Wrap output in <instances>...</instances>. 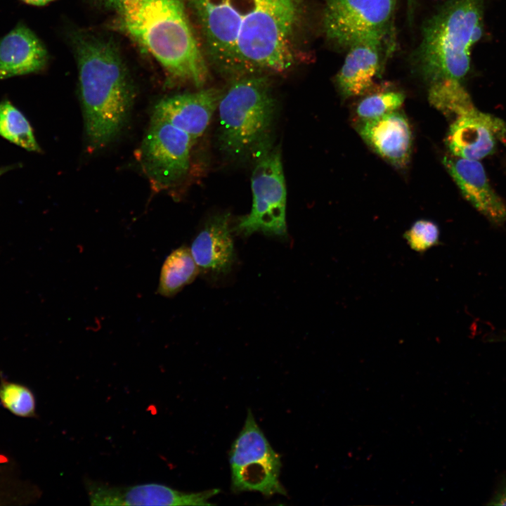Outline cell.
I'll return each instance as SVG.
<instances>
[{
  "mask_svg": "<svg viewBox=\"0 0 506 506\" xmlns=\"http://www.w3.org/2000/svg\"><path fill=\"white\" fill-rule=\"evenodd\" d=\"M208 60L232 79L283 73L305 58L307 0H186Z\"/></svg>",
  "mask_w": 506,
  "mask_h": 506,
  "instance_id": "cell-1",
  "label": "cell"
},
{
  "mask_svg": "<svg viewBox=\"0 0 506 506\" xmlns=\"http://www.w3.org/2000/svg\"><path fill=\"white\" fill-rule=\"evenodd\" d=\"M85 132L91 151L103 148L124 127L134 91L117 46L110 39L84 32L73 35Z\"/></svg>",
  "mask_w": 506,
  "mask_h": 506,
  "instance_id": "cell-2",
  "label": "cell"
},
{
  "mask_svg": "<svg viewBox=\"0 0 506 506\" xmlns=\"http://www.w3.org/2000/svg\"><path fill=\"white\" fill-rule=\"evenodd\" d=\"M123 27L160 64L169 79L201 87L207 60L181 0H136L119 11Z\"/></svg>",
  "mask_w": 506,
  "mask_h": 506,
  "instance_id": "cell-3",
  "label": "cell"
},
{
  "mask_svg": "<svg viewBox=\"0 0 506 506\" xmlns=\"http://www.w3.org/2000/svg\"><path fill=\"white\" fill-rule=\"evenodd\" d=\"M484 0H450L424 23L414 66L430 84L461 81L470 68L471 51L481 38Z\"/></svg>",
  "mask_w": 506,
  "mask_h": 506,
  "instance_id": "cell-4",
  "label": "cell"
},
{
  "mask_svg": "<svg viewBox=\"0 0 506 506\" xmlns=\"http://www.w3.org/2000/svg\"><path fill=\"white\" fill-rule=\"evenodd\" d=\"M217 108L223 153L242 157L266 148L276 108L268 74L233 78L221 91Z\"/></svg>",
  "mask_w": 506,
  "mask_h": 506,
  "instance_id": "cell-5",
  "label": "cell"
},
{
  "mask_svg": "<svg viewBox=\"0 0 506 506\" xmlns=\"http://www.w3.org/2000/svg\"><path fill=\"white\" fill-rule=\"evenodd\" d=\"M231 488L270 497L287 494L280 481L281 459L257 424L250 410L229 453Z\"/></svg>",
  "mask_w": 506,
  "mask_h": 506,
  "instance_id": "cell-6",
  "label": "cell"
},
{
  "mask_svg": "<svg viewBox=\"0 0 506 506\" xmlns=\"http://www.w3.org/2000/svg\"><path fill=\"white\" fill-rule=\"evenodd\" d=\"M251 177L252 205L235 231L245 236L256 232L286 238V187L280 152L263 150L257 155Z\"/></svg>",
  "mask_w": 506,
  "mask_h": 506,
  "instance_id": "cell-7",
  "label": "cell"
},
{
  "mask_svg": "<svg viewBox=\"0 0 506 506\" xmlns=\"http://www.w3.org/2000/svg\"><path fill=\"white\" fill-rule=\"evenodd\" d=\"M397 0H325L322 30L332 46L347 50L371 37H391Z\"/></svg>",
  "mask_w": 506,
  "mask_h": 506,
  "instance_id": "cell-8",
  "label": "cell"
},
{
  "mask_svg": "<svg viewBox=\"0 0 506 506\" xmlns=\"http://www.w3.org/2000/svg\"><path fill=\"white\" fill-rule=\"evenodd\" d=\"M193 143L183 130L152 115L139 157L145 173L156 188H167L186 176Z\"/></svg>",
  "mask_w": 506,
  "mask_h": 506,
  "instance_id": "cell-9",
  "label": "cell"
},
{
  "mask_svg": "<svg viewBox=\"0 0 506 506\" xmlns=\"http://www.w3.org/2000/svg\"><path fill=\"white\" fill-rule=\"evenodd\" d=\"M84 486L91 505H211L209 500L220 490L185 492L155 484L112 486L85 479Z\"/></svg>",
  "mask_w": 506,
  "mask_h": 506,
  "instance_id": "cell-10",
  "label": "cell"
},
{
  "mask_svg": "<svg viewBox=\"0 0 506 506\" xmlns=\"http://www.w3.org/2000/svg\"><path fill=\"white\" fill-rule=\"evenodd\" d=\"M393 36L371 37L348 48L344 64L336 76V84L342 96H356L371 89L393 51Z\"/></svg>",
  "mask_w": 506,
  "mask_h": 506,
  "instance_id": "cell-11",
  "label": "cell"
},
{
  "mask_svg": "<svg viewBox=\"0 0 506 506\" xmlns=\"http://www.w3.org/2000/svg\"><path fill=\"white\" fill-rule=\"evenodd\" d=\"M497 140L506 144V122L476 108L454 119L446 143L453 156L479 161L494 153Z\"/></svg>",
  "mask_w": 506,
  "mask_h": 506,
  "instance_id": "cell-12",
  "label": "cell"
},
{
  "mask_svg": "<svg viewBox=\"0 0 506 506\" xmlns=\"http://www.w3.org/2000/svg\"><path fill=\"white\" fill-rule=\"evenodd\" d=\"M221 94V91L209 88L168 97L157 103L153 115L168 121L195 141L208 127Z\"/></svg>",
  "mask_w": 506,
  "mask_h": 506,
  "instance_id": "cell-13",
  "label": "cell"
},
{
  "mask_svg": "<svg viewBox=\"0 0 506 506\" xmlns=\"http://www.w3.org/2000/svg\"><path fill=\"white\" fill-rule=\"evenodd\" d=\"M443 164L465 199L491 221L506 222V206L489 183L479 160L445 157Z\"/></svg>",
  "mask_w": 506,
  "mask_h": 506,
  "instance_id": "cell-14",
  "label": "cell"
},
{
  "mask_svg": "<svg viewBox=\"0 0 506 506\" xmlns=\"http://www.w3.org/2000/svg\"><path fill=\"white\" fill-rule=\"evenodd\" d=\"M229 223V214L214 215L194 238L190 249L200 273L219 277L231 271L235 255Z\"/></svg>",
  "mask_w": 506,
  "mask_h": 506,
  "instance_id": "cell-15",
  "label": "cell"
},
{
  "mask_svg": "<svg viewBox=\"0 0 506 506\" xmlns=\"http://www.w3.org/2000/svg\"><path fill=\"white\" fill-rule=\"evenodd\" d=\"M365 142L379 156L397 167L408 161L412 134L407 118L397 110L364 120L358 128Z\"/></svg>",
  "mask_w": 506,
  "mask_h": 506,
  "instance_id": "cell-16",
  "label": "cell"
},
{
  "mask_svg": "<svg viewBox=\"0 0 506 506\" xmlns=\"http://www.w3.org/2000/svg\"><path fill=\"white\" fill-rule=\"evenodd\" d=\"M48 60L44 44L23 23L0 39V79L40 72Z\"/></svg>",
  "mask_w": 506,
  "mask_h": 506,
  "instance_id": "cell-17",
  "label": "cell"
},
{
  "mask_svg": "<svg viewBox=\"0 0 506 506\" xmlns=\"http://www.w3.org/2000/svg\"><path fill=\"white\" fill-rule=\"evenodd\" d=\"M200 273L190 249L185 245L173 250L165 259L160 271L157 293L171 298Z\"/></svg>",
  "mask_w": 506,
  "mask_h": 506,
  "instance_id": "cell-18",
  "label": "cell"
},
{
  "mask_svg": "<svg viewBox=\"0 0 506 506\" xmlns=\"http://www.w3.org/2000/svg\"><path fill=\"white\" fill-rule=\"evenodd\" d=\"M428 100L433 107L446 116L455 118L476 109L460 81L454 79H443L431 83Z\"/></svg>",
  "mask_w": 506,
  "mask_h": 506,
  "instance_id": "cell-19",
  "label": "cell"
},
{
  "mask_svg": "<svg viewBox=\"0 0 506 506\" xmlns=\"http://www.w3.org/2000/svg\"><path fill=\"white\" fill-rule=\"evenodd\" d=\"M0 136L27 151L41 153L30 122L7 98L0 101Z\"/></svg>",
  "mask_w": 506,
  "mask_h": 506,
  "instance_id": "cell-20",
  "label": "cell"
},
{
  "mask_svg": "<svg viewBox=\"0 0 506 506\" xmlns=\"http://www.w3.org/2000/svg\"><path fill=\"white\" fill-rule=\"evenodd\" d=\"M404 98L400 91L376 92L361 100L356 108V114L362 121L377 118L397 110L403 103Z\"/></svg>",
  "mask_w": 506,
  "mask_h": 506,
  "instance_id": "cell-21",
  "label": "cell"
},
{
  "mask_svg": "<svg viewBox=\"0 0 506 506\" xmlns=\"http://www.w3.org/2000/svg\"><path fill=\"white\" fill-rule=\"evenodd\" d=\"M1 404L13 414L24 417L35 415L36 402L32 391L27 387L4 382L0 385Z\"/></svg>",
  "mask_w": 506,
  "mask_h": 506,
  "instance_id": "cell-22",
  "label": "cell"
},
{
  "mask_svg": "<svg viewBox=\"0 0 506 506\" xmlns=\"http://www.w3.org/2000/svg\"><path fill=\"white\" fill-rule=\"evenodd\" d=\"M404 238L414 251L423 253L438 245L439 229L434 222L428 220H418L405 233Z\"/></svg>",
  "mask_w": 506,
  "mask_h": 506,
  "instance_id": "cell-23",
  "label": "cell"
},
{
  "mask_svg": "<svg viewBox=\"0 0 506 506\" xmlns=\"http://www.w3.org/2000/svg\"><path fill=\"white\" fill-rule=\"evenodd\" d=\"M98 3L108 8L120 11L127 4L136 0H96Z\"/></svg>",
  "mask_w": 506,
  "mask_h": 506,
  "instance_id": "cell-24",
  "label": "cell"
},
{
  "mask_svg": "<svg viewBox=\"0 0 506 506\" xmlns=\"http://www.w3.org/2000/svg\"><path fill=\"white\" fill-rule=\"evenodd\" d=\"M490 504L495 505H506V487L497 494Z\"/></svg>",
  "mask_w": 506,
  "mask_h": 506,
  "instance_id": "cell-25",
  "label": "cell"
},
{
  "mask_svg": "<svg viewBox=\"0 0 506 506\" xmlns=\"http://www.w3.org/2000/svg\"><path fill=\"white\" fill-rule=\"evenodd\" d=\"M25 3L33 6H43L53 0H22Z\"/></svg>",
  "mask_w": 506,
  "mask_h": 506,
  "instance_id": "cell-26",
  "label": "cell"
},
{
  "mask_svg": "<svg viewBox=\"0 0 506 506\" xmlns=\"http://www.w3.org/2000/svg\"><path fill=\"white\" fill-rule=\"evenodd\" d=\"M16 165H8L0 167V176L11 169L15 168Z\"/></svg>",
  "mask_w": 506,
  "mask_h": 506,
  "instance_id": "cell-27",
  "label": "cell"
}]
</instances>
